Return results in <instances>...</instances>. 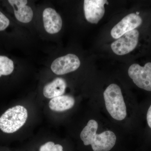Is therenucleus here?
Returning a JSON list of instances; mask_svg holds the SVG:
<instances>
[{
    "label": "nucleus",
    "instance_id": "obj_2",
    "mask_svg": "<svg viewBox=\"0 0 151 151\" xmlns=\"http://www.w3.org/2000/svg\"><path fill=\"white\" fill-rule=\"evenodd\" d=\"M106 109L113 119L124 120L127 115V108L121 88L117 84H110L104 92Z\"/></svg>",
    "mask_w": 151,
    "mask_h": 151
},
{
    "label": "nucleus",
    "instance_id": "obj_13",
    "mask_svg": "<svg viewBox=\"0 0 151 151\" xmlns=\"http://www.w3.org/2000/svg\"><path fill=\"white\" fill-rule=\"evenodd\" d=\"M14 69L13 61L5 56L0 55V77L12 73Z\"/></svg>",
    "mask_w": 151,
    "mask_h": 151
},
{
    "label": "nucleus",
    "instance_id": "obj_4",
    "mask_svg": "<svg viewBox=\"0 0 151 151\" xmlns=\"http://www.w3.org/2000/svg\"><path fill=\"white\" fill-rule=\"evenodd\" d=\"M128 74L139 88L151 91V62L144 66L137 63L132 64L129 68Z\"/></svg>",
    "mask_w": 151,
    "mask_h": 151
},
{
    "label": "nucleus",
    "instance_id": "obj_12",
    "mask_svg": "<svg viewBox=\"0 0 151 151\" xmlns=\"http://www.w3.org/2000/svg\"><path fill=\"white\" fill-rule=\"evenodd\" d=\"M75 100L69 95H61L52 98L49 103L52 111L63 112L70 109L74 106Z\"/></svg>",
    "mask_w": 151,
    "mask_h": 151
},
{
    "label": "nucleus",
    "instance_id": "obj_9",
    "mask_svg": "<svg viewBox=\"0 0 151 151\" xmlns=\"http://www.w3.org/2000/svg\"><path fill=\"white\" fill-rule=\"evenodd\" d=\"M44 26L48 33L54 34L59 32L62 27V20L60 15L51 8L45 9L43 12Z\"/></svg>",
    "mask_w": 151,
    "mask_h": 151
},
{
    "label": "nucleus",
    "instance_id": "obj_15",
    "mask_svg": "<svg viewBox=\"0 0 151 151\" xmlns=\"http://www.w3.org/2000/svg\"><path fill=\"white\" fill-rule=\"evenodd\" d=\"M9 24L10 22L9 19L0 12V31L6 29Z\"/></svg>",
    "mask_w": 151,
    "mask_h": 151
},
{
    "label": "nucleus",
    "instance_id": "obj_14",
    "mask_svg": "<svg viewBox=\"0 0 151 151\" xmlns=\"http://www.w3.org/2000/svg\"><path fill=\"white\" fill-rule=\"evenodd\" d=\"M63 148L59 144L55 145L52 142H47L40 147L39 151H63Z\"/></svg>",
    "mask_w": 151,
    "mask_h": 151
},
{
    "label": "nucleus",
    "instance_id": "obj_16",
    "mask_svg": "<svg viewBox=\"0 0 151 151\" xmlns=\"http://www.w3.org/2000/svg\"><path fill=\"white\" fill-rule=\"evenodd\" d=\"M147 122L149 127L151 128V105L150 106L147 113Z\"/></svg>",
    "mask_w": 151,
    "mask_h": 151
},
{
    "label": "nucleus",
    "instance_id": "obj_6",
    "mask_svg": "<svg viewBox=\"0 0 151 151\" xmlns=\"http://www.w3.org/2000/svg\"><path fill=\"white\" fill-rule=\"evenodd\" d=\"M80 64L78 57L74 54H68L55 60L52 63L51 69L57 75H63L77 70Z\"/></svg>",
    "mask_w": 151,
    "mask_h": 151
},
{
    "label": "nucleus",
    "instance_id": "obj_7",
    "mask_svg": "<svg viewBox=\"0 0 151 151\" xmlns=\"http://www.w3.org/2000/svg\"><path fill=\"white\" fill-rule=\"evenodd\" d=\"M142 20L137 14L128 15L115 25L111 31V35L114 39L122 37L126 33L135 29L142 24Z\"/></svg>",
    "mask_w": 151,
    "mask_h": 151
},
{
    "label": "nucleus",
    "instance_id": "obj_11",
    "mask_svg": "<svg viewBox=\"0 0 151 151\" xmlns=\"http://www.w3.org/2000/svg\"><path fill=\"white\" fill-rule=\"evenodd\" d=\"M66 83L64 79L57 78L47 84L43 88V93L47 98H53L61 96L65 92Z\"/></svg>",
    "mask_w": 151,
    "mask_h": 151
},
{
    "label": "nucleus",
    "instance_id": "obj_5",
    "mask_svg": "<svg viewBox=\"0 0 151 151\" xmlns=\"http://www.w3.org/2000/svg\"><path fill=\"white\" fill-rule=\"evenodd\" d=\"M139 32L134 29L125 33L114 42L111 47L113 52L118 55H124L133 51L138 43Z\"/></svg>",
    "mask_w": 151,
    "mask_h": 151
},
{
    "label": "nucleus",
    "instance_id": "obj_8",
    "mask_svg": "<svg viewBox=\"0 0 151 151\" xmlns=\"http://www.w3.org/2000/svg\"><path fill=\"white\" fill-rule=\"evenodd\" d=\"M105 0H85L84 10L85 18L87 21L92 24L98 23L105 14Z\"/></svg>",
    "mask_w": 151,
    "mask_h": 151
},
{
    "label": "nucleus",
    "instance_id": "obj_1",
    "mask_svg": "<svg viewBox=\"0 0 151 151\" xmlns=\"http://www.w3.org/2000/svg\"><path fill=\"white\" fill-rule=\"evenodd\" d=\"M98 124L90 120L81 132L80 138L85 145H91L93 151H109L115 146L116 137L113 132L106 131L97 134Z\"/></svg>",
    "mask_w": 151,
    "mask_h": 151
},
{
    "label": "nucleus",
    "instance_id": "obj_10",
    "mask_svg": "<svg viewBox=\"0 0 151 151\" xmlns=\"http://www.w3.org/2000/svg\"><path fill=\"white\" fill-rule=\"evenodd\" d=\"M9 3L13 7L15 16L19 21L27 23L31 21L33 12L29 6L27 5V0H9Z\"/></svg>",
    "mask_w": 151,
    "mask_h": 151
},
{
    "label": "nucleus",
    "instance_id": "obj_3",
    "mask_svg": "<svg viewBox=\"0 0 151 151\" xmlns=\"http://www.w3.org/2000/svg\"><path fill=\"white\" fill-rule=\"evenodd\" d=\"M27 117V110L24 106L9 108L0 117V129L7 134L13 133L24 125Z\"/></svg>",
    "mask_w": 151,
    "mask_h": 151
}]
</instances>
